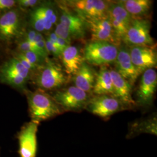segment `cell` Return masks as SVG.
I'll return each mask as SVG.
<instances>
[{
  "label": "cell",
  "instance_id": "5",
  "mask_svg": "<svg viewBox=\"0 0 157 157\" xmlns=\"http://www.w3.org/2000/svg\"><path fill=\"white\" fill-rule=\"evenodd\" d=\"M91 95L74 86L57 90L52 97L63 112H80L85 109Z\"/></svg>",
  "mask_w": 157,
  "mask_h": 157
},
{
  "label": "cell",
  "instance_id": "8",
  "mask_svg": "<svg viewBox=\"0 0 157 157\" xmlns=\"http://www.w3.org/2000/svg\"><path fill=\"white\" fill-rule=\"evenodd\" d=\"M85 109L102 119H108L117 112L128 110L120 101L111 95H92Z\"/></svg>",
  "mask_w": 157,
  "mask_h": 157
},
{
  "label": "cell",
  "instance_id": "17",
  "mask_svg": "<svg viewBox=\"0 0 157 157\" xmlns=\"http://www.w3.org/2000/svg\"><path fill=\"white\" fill-rule=\"evenodd\" d=\"M114 69L122 78L133 86L140 75L131 61L129 48L126 45H119L118 55L114 62Z\"/></svg>",
  "mask_w": 157,
  "mask_h": 157
},
{
  "label": "cell",
  "instance_id": "12",
  "mask_svg": "<svg viewBox=\"0 0 157 157\" xmlns=\"http://www.w3.org/2000/svg\"><path fill=\"white\" fill-rule=\"evenodd\" d=\"M30 23L37 32L51 30L58 23V13L54 6L47 2L35 7L30 13Z\"/></svg>",
  "mask_w": 157,
  "mask_h": 157
},
{
  "label": "cell",
  "instance_id": "25",
  "mask_svg": "<svg viewBox=\"0 0 157 157\" xmlns=\"http://www.w3.org/2000/svg\"><path fill=\"white\" fill-rule=\"evenodd\" d=\"M19 50L20 51V52L34 51L40 55L35 44L34 43H31L26 40H23L19 44Z\"/></svg>",
  "mask_w": 157,
  "mask_h": 157
},
{
  "label": "cell",
  "instance_id": "30",
  "mask_svg": "<svg viewBox=\"0 0 157 157\" xmlns=\"http://www.w3.org/2000/svg\"><path fill=\"white\" fill-rule=\"evenodd\" d=\"M37 33V32L36 31H35L33 29V30H29L26 33L25 40H28L31 43H33L34 40V38L36 37V35Z\"/></svg>",
  "mask_w": 157,
  "mask_h": 157
},
{
  "label": "cell",
  "instance_id": "4",
  "mask_svg": "<svg viewBox=\"0 0 157 157\" xmlns=\"http://www.w3.org/2000/svg\"><path fill=\"white\" fill-rule=\"evenodd\" d=\"M119 47L105 41H90L83 52L84 61L91 66L100 67L114 63Z\"/></svg>",
  "mask_w": 157,
  "mask_h": 157
},
{
  "label": "cell",
  "instance_id": "1",
  "mask_svg": "<svg viewBox=\"0 0 157 157\" xmlns=\"http://www.w3.org/2000/svg\"><path fill=\"white\" fill-rule=\"evenodd\" d=\"M57 4L61 14L54 33L71 44L73 41L83 39L88 32L86 22L68 7L64 1Z\"/></svg>",
  "mask_w": 157,
  "mask_h": 157
},
{
  "label": "cell",
  "instance_id": "24",
  "mask_svg": "<svg viewBox=\"0 0 157 157\" xmlns=\"http://www.w3.org/2000/svg\"><path fill=\"white\" fill-rule=\"evenodd\" d=\"M19 53H21L29 62L39 68L44 63L46 60L45 58L34 51H27Z\"/></svg>",
  "mask_w": 157,
  "mask_h": 157
},
{
  "label": "cell",
  "instance_id": "15",
  "mask_svg": "<svg viewBox=\"0 0 157 157\" xmlns=\"http://www.w3.org/2000/svg\"><path fill=\"white\" fill-rule=\"evenodd\" d=\"M108 17L117 39L122 43V40L129 28L132 17L118 1H110Z\"/></svg>",
  "mask_w": 157,
  "mask_h": 157
},
{
  "label": "cell",
  "instance_id": "11",
  "mask_svg": "<svg viewBox=\"0 0 157 157\" xmlns=\"http://www.w3.org/2000/svg\"><path fill=\"white\" fill-rule=\"evenodd\" d=\"M39 123L30 121L24 124L17 133L18 154L20 157H36L37 152V137Z\"/></svg>",
  "mask_w": 157,
  "mask_h": 157
},
{
  "label": "cell",
  "instance_id": "2",
  "mask_svg": "<svg viewBox=\"0 0 157 157\" xmlns=\"http://www.w3.org/2000/svg\"><path fill=\"white\" fill-rule=\"evenodd\" d=\"M25 92L32 121L40 124L64 113L52 95L45 91L38 89L35 91L26 90Z\"/></svg>",
  "mask_w": 157,
  "mask_h": 157
},
{
  "label": "cell",
  "instance_id": "26",
  "mask_svg": "<svg viewBox=\"0 0 157 157\" xmlns=\"http://www.w3.org/2000/svg\"><path fill=\"white\" fill-rule=\"evenodd\" d=\"M45 40V47L48 54H52L53 56L56 58H60L61 56V52L56 47V46L52 44L49 40L47 38Z\"/></svg>",
  "mask_w": 157,
  "mask_h": 157
},
{
  "label": "cell",
  "instance_id": "13",
  "mask_svg": "<svg viewBox=\"0 0 157 157\" xmlns=\"http://www.w3.org/2000/svg\"><path fill=\"white\" fill-rule=\"evenodd\" d=\"M85 21L91 34L90 41H105L118 46L122 44L116 36L108 16Z\"/></svg>",
  "mask_w": 157,
  "mask_h": 157
},
{
  "label": "cell",
  "instance_id": "22",
  "mask_svg": "<svg viewBox=\"0 0 157 157\" xmlns=\"http://www.w3.org/2000/svg\"><path fill=\"white\" fill-rule=\"evenodd\" d=\"M113 84L109 69L107 66L101 67L97 73L92 95H113Z\"/></svg>",
  "mask_w": 157,
  "mask_h": 157
},
{
  "label": "cell",
  "instance_id": "6",
  "mask_svg": "<svg viewBox=\"0 0 157 157\" xmlns=\"http://www.w3.org/2000/svg\"><path fill=\"white\" fill-rule=\"evenodd\" d=\"M31 75L32 72L16 57L9 59L0 67V82L23 91H26V83Z\"/></svg>",
  "mask_w": 157,
  "mask_h": 157
},
{
  "label": "cell",
  "instance_id": "23",
  "mask_svg": "<svg viewBox=\"0 0 157 157\" xmlns=\"http://www.w3.org/2000/svg\"><path fill=\"white\" fill-rule=\"evenodd\" d=\"M118 2L132 17H145L152 4L150 0H121Z\"/></svg>",
  "mask_w": 157,
  "mask_h": 157
},
{
  "label": "cell",
  "instance_id": "27",
  "mask_svg": "<svg viewBox=\"0 0 157 157\" xmlns=\"http://www.w3.org/2000/svg\"><path fill=\"white\" fill-rule=\"evenodd\" d=\"M15 57L21 62V63L25 67H26L28 69H29L30 71H31L32 72L37 71V69H39V67H36L35 65H34L33 64H32L31 63L29 62L28 61L24 56H23L21 53L17 54V56Z\"/></svg>",
  "mask_w": 157,
  "mask_h": 157
},
{
  "label": "cell",
  "instance_id": "21",
  "mask_svg": "<svg viewBox=\"0 0 157 157\" xmlns=\"http://www.w3.org/2000/svg\"><path fill=\"white\" fill-rule=\"evenodd\" d=\"M141 134L157 135V118L156 113L148 118L141 119L129 124L126 139H133Z\"/></svg>",
  "mask_w": 157,
  "mask_h": 157
},
{
  "label": "cell",
  "instance_id": "10",
  "mask_svg": "<svg viewBox=\"0 0 157 157\" xmlns=\"http://www.w3.org/2000/svg\"><path fill=\"white\" fill-rule=\"evenodd\" d=\"M157 87V73L154 69H148L142 73L136 93V106L144 109L151 107Z\"/></svg>",
  "mask_w": 157,
  "mask_h": 157
},
{
  "label": "cell",
  "instance_id": "9",
  "mask_svg": "<svg viewBox=\"0 0 157 157\" xmlns=\"http://www.w3.org/2000/svg\"><path fill=\"white\" fill-rule=\"evenodd\" d=\"M64 2L84 21L108 16L110 3V1L103 0H73Z\"/></svg>",
  "mask_w": 157,
  "mask_h": 157
},
{
  "label": "cell",
  "instance_id": "28",
  "mask_svg": "<svg viewBox=\"0 0 157 157\" xmlns=\"http://www.w3.org/2000/svg\"><path fill=\"white\" fill-rule=\"evenodd\" d=\"M17 2L19 6L23 9L34 8L40 3V1L37 0H19Z\"/></svg>",
  "mask_w": 157,
  "mask_h": 157
},
{
  "label": "cell",
  "instance_id": "16",
  "mask_svg": "<svg viewBox=\"0 0 157 157\" xmlns=\"http://www.w3.org/2000/svg\"><path fill=\"white\" fill-rule=\"evenodd\" d=\"M113 84V96L118 99L126 108L132 109L136 106L132 97V85L113 69H109Z\"/></svg>",
  "mask_w": 157,
  "mask_h": 157
},
{
  "label": "cell",
  "instance_id": "20",
  "mask_svg": "<svg viewBox=\"0 0 157 157\" xmlns=\"http://www.w3.org/2000/svg\"><path fill=\"white\" fill-rule=\"evenodd\" d=\"M97 73L92 67L84 61L76 73L73 76L75 86L92 95Z\"/></svg>",
  "mask_w": 157,
  "mask_h": 157
},
{
  "label": "cell",
  "instance_id": "29",
  "mask_svg": "<svg viewBox=\"0 0 157 157\" xmlns=\"http://www.w3.org/2000/svg\"><path fill=\"white\" fill-rule=\"evenodd\" d=\"M17 2L13 0H0V11L11 9L16 4Z\"/></svg>",
  "mask_w": 157,
  "mask_h": 157
},
{
  "label": "cell",
  "instance_id": "18",
  "mask_svg": "<svg viewBox=\"0 0 157 157\" xmlns=\"http://www.w3.org/2000/svg\"><path fill=\"white\" fill-rule=\"evenodd\" d=\"M21 17L17 10H12L0 17V39L10 41L16 37L21 29Z\"/></svg>",
  "mask_w": 157,
  "mask_h": 157
},
{
  "label": "cell",
  "instance_id": "3",
  "mask_svg": "<svg viewBox=\"0 0 157 157\" xmlns=\"http://www.w3.org/2000/svg\"><path fill=\"white\" fill-rule=\"evenodd\" d=\"M36 72L34 82L39 89L44 91L59 90L69 81L70 76L65 73L62 65L48 58Z\"/></svg>",
  "mask_w": 157,
  "mask_h": 157
},
{
  "label": "cell",
  "instance_id": "14",
  "mask_svg": "<svg viewBox=\"0 0 157 157\" xmlns=\"http://www.w3.org/2000/svg\"><path fill=\"white\" fill-rule=\"evenodd\" d=\"M128 48L131 61L140 75L148 69L157 67V55L155 45H135Z\"/></svg>",
  "mask_w": 157,
  "mask_h": 157
},
{
  "label": "cell",
  "instance_id": "31",
  "mask_svg": "<svg viewBox=\"0 0 157 157\" xmlns=\"http://www.w3.org/2000/svg\"><path fill=\"white\" fill-rule=\"evenodd\" d=\"M0 157H1V155H0Z\"/></svg>",
  "mask_w": 157,
  "mask_h": 157
},
{
  "label": "cell",
  "instance_id": "19",
  "mask_svg": "<svg viewBox=\"0 0 157 157\" xmlns=\"http://www.w3.org/2000/svg\"><path fill=\"white\" fill-rule=\"evenodd\" d=\"M62 67L69 76H73L84 62L83 53L75 45H70L60 56Z\"/></svg>",
  "mask_w": 157,
  "mask_h": 157
},
{
  "label": "cell",
  "instance_id": "7",
  "mask_svg": "<svg viewBox=\"0 0 157 157\" xmlns=\"http://www.w3.org/2000/svg\"><path fill=\"white\" fill-rule=\"evenodd\" d=\"M151 21L145 17H132L122 43L130 47L135 45H154L150 34Z\"/></svg>",
  "mask_w": 157,
  "mask_h": 157
}]
</instances>
